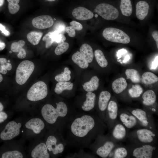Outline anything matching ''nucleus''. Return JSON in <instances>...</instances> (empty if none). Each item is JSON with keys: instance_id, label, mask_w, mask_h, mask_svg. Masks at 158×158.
Segmentation results:
<instances>
[{"instance_id": "obj_1", "label": "nucleus", "mask_w": 158, "mask_h": 158, "mask_svg": "<svg viewBox=\"0 0 158 158\" xmlns=\"http://www.w3.org/2000/svg\"><path fill=\"white\" fill-rule=\"evenodd\" d=\"M107 129L96 113L75 111L57 130L66 145L80 148L88 147Z\"/></svg>"}, {"instance_id": "obj_2", "label": "nucleus", "mask_w": 158, "mask_h": 158, "mask_svg": "<svg viewBox=\"0 0 158 158\" xmlns=\"http://www.w3.org/2000/svg\"><path fill=\"white\" fill-rule=\"evenodd\" d=\"M56 106L49 104L44 105L41 110V116L49 130H57L76 111L68 107L63 101L56 102Z\"/></svg>"}, {"instance_id": "obj_3", "label": "nucleus", "mask_w": 158, "mask_h": 158, "mask_svg": "<svg viewBox=\"0 0 158 158\" xmlns=\"http://www.w3.org/2000/svg\"><path fill=\"white\" fill-rule=\"evenodd\" d=\"M110 137L109 133L98 136L88 147L95 154L102 158H107L113 149L119 144Z\"/></svg>"}, {"instance_id": "obj_4", "label": "nucleus", "mask_w": 158, "mask_h": 158, "mask_svg": "<svg viewBox=\"0 0 158 158\" xmlns=\"http://www.w3.org/2000/svg\"><path fill=\"white\" fill-rule=\"evenodd\" d=\"M128 133L127 138L130 143L138 144L157 145V131L143 128Z\"/></svg>"}, {"instance_id": "obj_5", "label": "nucleus", "mask_w": 158, "mask_h": 158, "mask_svg": "<svg viewBox=\"0 0 158 158\" xmlns=\"http://www.w3.org/2000/svg\"><path fill=\"white\" fill-rule=\"evenodd\" d=\"M46 138L45 143L50 154L60 155L66 145L61 135L56 130H49Z\"/></svg>"}, {"instance_id": "obj_6", "label": "nucleus", "mask_w": 158, "mask_h": 158, "mask_svg": "<svg viewBox=\"0 0 158 158\" xmlns=\"http://www.w3.org/2000/svg\"><path fill=\"white\" fill-rule=\"evenodd\" d=\"M129 158H152L157 155V145L138 144L131 143L126 146Z\"/></svg>"}, {"instance_id": "obj_7", "label": "nucleus", "mask_w": 158, "mask_h": 158, "mask_svg": "<svg viewBox=\"0 0 158 158\" xmlns=\"http://www.w3.org/2000/svg\"><path fill=\"white\" fill-rule=\"evenodd\" d=\"M126 110L137 118L142 127L157 131L153 114L144 109L128 108Z\"/></svg>"}, {"instance_id": "obj_8", "label": "nucleus", "mask_w": 158, "mask_h": 158, "mask_svg": "<svg viewBox=\"0 0 158 158\" xmlns=\"http://www.w3.org/2000/svg\"><path fill=\"white\" fill-rule=\"evenodd\" d=\"M35 68L32 62L25 60L22 61L18 66L16 72V80L20 85L25 84L30 77Z\"/></svg>"}, {"instance_id": "obj_9", "label": "nucleus", "mask_w": 158, "mask_h": 158, "mask_svg": "<svg viewBox=\"0 0 158 158\" xmlns=\"http://www.w3.org/2000/svg\"><path fill=\"white\" fill-rule=\"evenodd\" d=\"M102 35L106 40L112 42L127 44L130 41V38L127 34L115 28H105L103 32Z\"/></svg>"}, {"instance_id": "obj_10", "label": "nucleus", "mask_w": 158, "mask_h": 158, "mask_svg": "<svg viewBox=\"0 0 158 158\" xmlns=\"http://www.w3.org/2000/svg\"><path fill=\"white\" fill-rule=\"evenodd\" d=\"M48 93L46 84L43 81H39L34 84L29 89L27 97L30 101H37L44 99Z\"/></svg>"}, {"instance_id": "obj_11", "label": "nucleus", "mask_w": 158, "mask_h": 158, "mask_svg": "<svg viewBox=\"0 0 158 158\" xmlns=\"http://www.w3.org/2000/svg\"><path fill=\"white\" fill-rule=\"evenodd\" d=\"M94 11L107 20H114L119 16L118 11L116 8L110 4L106 3L98 4L96 6Z\"/></svg>"}, {"instance_id": "obj_12", "label": "nucleus", "mask_w": 158, "mask_h": 158, "mask_svg": "<svg viewBox=\"0 0 158 158\" xmlns=\"http://www.w3.org/2000/svg\"><path fill=\"white\" fill-rule=\"evenodd\" d=\"M142 103L144 106V109L152 114H158L157 96L155 92L152 90L145 92L142 95Z\"/></svg>"}, {"instance_id": "obj_13", "label": "nucleus", "mask_w": 158, "mask_h": 158, "mask_svg": "<svg viewBox=\"0 0 158 158\" xmlns=\"http://www.w3.org/2000/svg\"><path fill=\"white\" fill-rule=\"evenodd\" d=\"M111 95L107 91H102L100 93L98 100L96 113L100 119L105 123V115L107 107Z\"/></svg>"}, {"instance_id": "obj_14", "label": "nucleus", "mask_w": 158, "mask_h": 158, "mask_svg": "<svg viewBox=\"0 0 158 158\" xmlns=\"http://www.w3.org/2000/svg\"><path fill=\"white\" fill-rule=\"evenodd\" d=\"M118 107L114 100H110L105 115V124L109 131L117 120Z\"/></svg>"}, {"instance_id": "obj_15", "label": "nucleus", "mask_w": 158, "mask_h": 158, "mask_svg": "<svg viewBox=\"0 0 158 158\" xmlns=\"http://www.w3.org/2000/svg\"><path fill=\"white\" fill-rule=\"evenodd\" d=\"M119 120L128 129L142 128L137 118L126 110H118Z\"/></svg>"}, {"instance_id": "obj_16", "label": "nucleus", "mask_w": 158, "mask_h": 158, "mask_svg": "<svg viewBox=\"0 0 158 158\" xmlns=\"http://www.w3.org/2000/svg\"><path fill=\"white\" fill-rule=\"evenodd\" d=\"M20 123L11 121L5 126L0 135L1 138L4 140H11L18 135L21 127Z\"/></svg>"}, {"instance_id": "obj_17", "label": "nucleus", "mask_w": 158, "mask_h": 158, "mask_svg": "<svg viewBox=\"0 0 158 158\" xmlns=\"http://www.w3.org/2000/svg\"><path fill=\"white\" fill-rule=\"evenodd\" d=\"M128 129L119 120H117L109 131V135L114 141L119 143L127 138L128 133Z\"/></svg>"}, {"instance_id": "obj_18", "label": "nucleus", "mask_w": 158, "mask_h": 158, "mask_svg": "<svg viewBox=\"0 0 158 158\" xmlns=\"http://www.w3.org/2000/svg\"><path fill=\"white\" fill-rule=\"evenodd\" d=\"M54 20L50 16L43 15L34 18L32 23L35 28L40 29H46L51 27L54 24Z\"/></svg>"}, {"instance_id": "obj_19", "label": "nucleus", "mask_w": 158, "mask_h": 158, "mask_svg": "<svg viewBox=\"0 0 158 158\" xmlns=\"http://www.w3.org/2000/svg\"><path fill=\"white\" fill-rule=\"evenodd\" d=\"M46 125L43 120L38 118H35L27 121L25 124V127L32 130L35 134H38L45 130Z\"/></svg>"}, {"instance_id": "obj_20", "label": "nucleus", "mask_w": 158, "mask_h": 158, "mask_svg": "<svg viewBox=\"0 0 158 158\" xmlns=\"http://www.w3.org/2000/svg\"><path fill=\"white\" fill-rule=\"evenodd\" d=\"M96 95L92 92H87L86 99L80 107V111L87 113H93L92 111L95 107Z\"/></svg>"}, {"instance_id": "obj_21", "label": "nucleus", "mask_w": 158, "mask_h": 158, "mask_svg": "<svg viewBox=\"0 0 158 158\" xmlns=\"http://www.w3.org/2000/svg\"><path fill=\"white\" fill-rule=\"evenodd\" d=\"M31 156L33 158H49L50 154L45 142H41L36 145L32 150Z\"/></svg>"}, {"instance_id": "obj_22", "label": "nucleus", "mask_w": 158, "mask_h": 158, "mask_svg": "<svg viewBox=\"0 0 158 158\" xmlns=\"http://www.w3.org/2000/svg\"><path fill=\"white\" fill-rule=\"evenodd\" d=\"M72 15L76 19L82 20L90 19L94 16V14L92 11L82 6L74 8L72 11Z\"/></svg>"}, {"instance_id": "obj_23", "label": "nucleus", "mask_w": 158, "mask_h": 158, "mask_svg": "<svg viewBox=\"0 0 158 158\" xmlns=\"http://www.w3.org/2000/svg\"><path fill=\"white\" fill-rule=\"evenodd\" d=\"M129 151L126 146L119 144L109 154L108 158H129Z\"/></svg>"}, {"instance_id": "obj_24", "label": "nucleus", "mask_w": 158, "mask_h": 158, "mask_svg": "<svg viewBox=\"0 0 158 158\" xmlns=\"http://www.w3.org/2000/svg\"><path fill=\"white\" fill-rule=\"evenodd\" d=\"M150 6L146 1H140L136 5V15L138 19H144L148 14Z\"/></svg>"}, {"instance_id": "obj_25", "label": "nucleus", "mask_w": 158, "mask_h": 158, "mask_svg": "<svg viewBox=\"0 0 158 158\" xmlns=\"http://www.w3.org/2000/svg\"><path fill=\"white\" fill-rule=\"evenodd\" d=\"M25 44V42L23 40H20L18 42H14L12 44L11 49L13 52H18V57L20 59H23L25 57L26 52L25 49L23 48Z\"/></svg>"}, {"instance_id": "obj_26", "label": "nucleus", "mask_w": 158, "mask_h": 158, "mask_svg": "<svg viewBox=\"0 0 158 158\" xmlns=\"http://www.w3.org/2000/svg\"><path fill=\"white\" fill-rule=\"evenodd\" d=\"M127 84L126 79L121 77L116 79L113 82L112 87L114 92L116 94L121 93L127 87Z\"/></svg>"}, {"instance_id": "obj_27", "label": "nucleus", "mask_w": 158, "mask_h": 158, "mask_svg": "<svg viewBox=\"0 0 158 158\" xmlns=\"http://www.w3.org/2000/svg\"><path fill=\"white\" fill-rule=\"evenodd\" d=\"M80 52L88 63L92 61L94 54L92 49L89 45L86 43L83 44L80 48Z\"/></svg>"}, {"instance_id": "obj_28", "label": "nucleus", "mask_w": 158, "mask_h": 158, "mask_svg": "<svg viewBox=\"0 0 158 158\" xmlns=\"http://www.w3.org/2000/svg\"><path fill=\"white\" fill-rule=\"evenodd\" d=\"M99 80L97 77L94 76L90 80L83 85L84 90L87 92H92L97 90L99 86Z\"/></svg>"}, {"instance_id": "obj_29", "label": "nucleus", "mask_w": 158, "mask_h": 158, "mask_svg": "<svg viewBox=\"0 0 158 158\" xmlns=\"http://www.w3.org/2000/svg\"><path fill=\"white\" fill-rule=\"evenodd\" d=\"M73 62L81 68H87L89 66V63L80 51H78L73 54L72 56Z\"/></svg>"}, {"instance_id": "obj_30", "label": "nucleus", "mask_w": 158, "mask_h": 158, "mask_svg": "<svg viewBox=\"0 0 158 158\" xmlns=\"http://www.w3.org/2000/svg\"><path fill=\"white\" fill-rule=\"evenodd\" d=\"M73 86V83L70 81L59 82L56 85L54 92L58 95L61 94L65 90H71Z\"/></svg>"}, {"instance_id": "obj_31", "label": "nucleus", "mask_w": 158, "mask_h": 158, "mask_svg": "<svg viewBox=\"0 0 158 158\" xmlns=\"http://www.w3.org/2000/svg\"><path fill=\"white\" fill-rule=\"evenodd\" d=\"M120 9L123 15L126 16H130L133 11L132 5L130 0H121Z\"/></svg>"}, {"instance_id": "obj_32", "label": "nucleus", "mask_w": 158, "mask_h": 158, "mask_svg": "<svg viewBox=\"0 0 158 158\" xmlns=\"http://www.w3.org/2000/svg\"><path fill=\"white\" fill-rule=\"evenodd\" d=\"M142 81L145 84L151 85L157 82L158 78L151 72H146L142 75Z\"/></svg>"}, {"instance_id": "obj_33", "label": "nucleus", "mask_w": 158, "mask_h": 158, "mask_svg": "<svg viewBox=\"0 0 158 158\" xmlns=\"http://www.w3.org/2000/svg\"><path fill=\"white\" fill-rule=\"evenodd\" d=\"M125 74L127 79H130L134 83H138L140 82L141 77L138 71L133 69H127L126 70Z\"/></svg>"}, {"instance_id": "obj_34", "label": "nucleus", "mask_w": 158, "mask_h": 158, "mask_svg": "<svg viewBox=\"0 0 158 158\" xmlns=\"http://www.w3.org/2000/svg\"><path fill=\"white\" fill-rule=\"evenodd\" d=\"M42 35L43 33L42 32L33 31L27 34V38L32 44L36 45L39 44Z\"/></svg>"}, {"instance_id": "obj_35", "label": "nucleus", "mask_w": 158, "mask_h": 158, "mask_svg": "<svg viewBox=\"0 0 158 158\" xmlns=\"http://www.w3.org/2000/svg\"><path fill=\"white\" fill-rule=\"evenodd\" d=\"M94 54L96 60L100 67L104 68L107 66L108 61L101 50L99 49L95 50Z\"/></svg>"}, {"instance_id": "obj_36", "label": "nucleus", "mask_w": 158, "mask_h": 158, "mask_svg": "<svg viewBox=\"0 0 158 158\" xmlns=\"http://www.w3.org/2000/svg\"><path fill=\"white\" fill-rule=\"evenodd\" d=\"M143 92V89L138 84L132 85V87L128 90V94L132 98H138L140 97Z\"/></svg>"}, {"instance_id": "obj_37", "label": "nucleus", "mask_w": 158, "mask_h": 158, "mask_svg": "<svg viewBox=\"0 0 158 158\" xmlns=\"http://www.w3.org/2000/svg\"><path fill=\"white\" fill-rule=\"evenodd\" d=\"M71 71L68 67L64 68L63 72L55 76V80L57 82L68 81L71 78Z\"/></svg>"}, {"instance_id": "obj_38", "label": "nucleus", "mask_w": 158, "mask_h": 158, "mask_svg": "<svg viewBox=\"0 0 158 158\" xmlns=\"http://www.w3.org/2000/svg\"><path fill=\"white\" fill-rule=\"evenodd\" d=\"M23 157L22 153L17 150L8 151L4 153L1 156L2 158H22Z\"/></svg>"}, {"instance_id": "obj_39", "label": "nucleus", "mask_w": 158, "mask_h": 158, "mask_svg": "<svg viewBox=\"0 0 158 158\" xmlns=\"http://www.w3.org/2000/svg\"><path fill=\"white\" fill-rule=\"evenodd\" d=\"M69 47L67 42H63L58 44L55 50V53L57 55H60L65 52Z\"/></svg>"}, {"instance_id": "obj_40", "label": "nucleus", "mask_w": 158, "mask_h": 158, "mask_svg": "<svg viewBox=\"0 0 158 158\" xmlns=\"http://www.w3.org/2000/svg\"><path fill=\"white\" fill-rule=\"evenodd\" d=\"M51 32H50L46 34L42 38V40L45 42V47L47 48H49L54 42L51 36Z\"/></svg>"}, {"instance_id": "obj_41", "label": "nucleus", "mask_w": 158, "mask_h": 158, "mask_svg": "<svg viewBox=\"0 0 158 158\" xmlns=\"http://www.w3.org/2000/svg\"><path fill=\"white\" fill-rule=\"evenodd\" d=\"M20 6L18 4H8V8L9 12L11 14L17 13L19 10Z\"/></svg>"}, {"instance_id": "obj_42", "label": "nucleus", "mask_w": 158, "mask_h": 158, "mask_svg": "<svg viewBox=\"0 0 158 158\" xmlns=\"http://www.w3.org/2000/svg\"><path fill=\"white\" fill-rule=\"evenodd\" d=\"M70 24L75 30L80 31L83 28L82 25L79 23L74 20H73L70 22Z\"/></svg>"}, {"instance_id": "obj_43", "label": "nucleus", "mask_w": 158, "mask_h": 158, "mask_svg": "<svg viewBox=\"0 0 158 158\" xmlns=\"http://www.w3.org/2000/svg\"><path fill=\"white\" fill-rule=\"evenodd\" d=\"M65 30L70 37H73L75 36V30L71 26L66 27Z\"/></svg>"}, {"instance_id": "obj_44", "label": "nucleus", "mask_w": 158, "mask_h": 158, "mask_svg": "<svg viewBox=\"0 0 158 158\" xmlns=\"http://www.w3.org/2000/svg\"><path fill=\"white\" fill-rule=\"evenodd\" d=\"M65 25L62 23H60L56 25L55 28L56 30L58 31L59 33L64 32L65 29Z\"/></svg>"}, {"instance_id": "obj_45", "label": "nucleus", "mask_w": 158, "mask_h": 158, "mask_svg": "<svg viewBox=\"0 0 158 158\" xmlns=\"http://www.w3.org/2000/svg\"><path fill=\"white\" fill-rule=\"evenodd\" d=\"M66 40L65 36L62 34H59L56 38L54 42L58 43L64 42Z\"/></svg>"}, {"instance_id": "obj_46", "label": "nucleus", "mask_w": 158, "mask_h": 158, "mask_svg": "<svg viewBox=\"0 0 158 158\" xmlns=\"http://www.w3.org/2000/svg\"><path fill=\"white\" fill-rule=\"evenodd\" d=\"M0 31L4 35L6 36H9L10 35V33L8 31L6 30L5 27L0 23Z\"/></svg>"}, {"instance_id": "obj_47", "label": "nucleus", "mask_w": 158, "mask_h": 158, "mask_svg": "<svg viewBox=\"0 0 158 158\" xmlns=\"http://www.w3.org/2000/svg\"><path fill=\"white\" fill-rule=\"evenodd\" d=\"M8 117L7 114L4 112H0V123L5 120Z\"/></svg>"}, {"instance_id": "obj_48", "label": "nucleus", "mask_w": 158, "mask_h": 158, "mask_svg": "<svg viewBox=\"0 0 158 158\" xmlns=\"http://www.w3.org/2000/svg\"><path fill=\"white\" fill-rule=\"evenodd\" d=\"M152 35L154 39L156 41L157 48H158V32L157 31H153L152 33Z\"/></svg>"}, {"instance_id": "obj_49", "label": "nucleus", "mask_w": 158, "mask_h": 158, "mask_svg": "<svg viewBox=\"0 0 158 158\" xmlns=\"http://www.w3.org/2000/svg\"><path fill=\"white\" fill-rule=\"evenodd\" d=\"M158 66V56L156 57L155 60L152 62V69H155Z\"/></svg>"}, {"instance_id": "obj_50", "label": "nucleus", "mask_w": 158, "mask_h": 158, "mask_svg": "<svg viewBox=\"0 0 158 158\" xmlns=\"http://www.w3.org/2000/svg\"><path fill=\"white\" fill-rule=\"evenodd\" d=\"M2 66H4L7 70L10 71L12 69L11 64L9 63L6 62Z\"/></svg>"}, {"instance_id": "obj_51", "label": "nucleus", "mask_w": 158, "mask_h": 158, "mask_svg": "<svg viewBox=\"0 0 158 158\" xmlns=\"http://www.w3.org/2000/svg\"><path fill=\"white\" fill-rule=\"evenodd\" d=\"M7 70L3 66L0 65V73L3 74H5L7 73Z\"/></svg>"}, {"instance_id": "obj_52", "label": "nucleus", "mask_w": 158, "mask_h": 158, "mask_svg": "<svg viewBox=\"0 0 158 158\" xmlns=\"http://www.w3.org/2000/svg\"><path fill=\"white\" fill-rule=\"evenodd\" d=\"M7 62V60L5 58H0V64L3 65L4 63Z\"/></svg>"}, {"instance_id": "obj_53", "label": "nucleus", "mask_w": 158, "mask_h": 158, "mask_svg": "<svg viewBox=\"0 0 158 158\" xmlns=\"http://www.w3.org/2000/svg\"><path fill=\"white\" fill-rule=\"evenodd\" d=\"M6 44L4 42H0V50L1 51L4 49L5 47Z\"/></svg>"}, {"instance_id": "obj_54", "label": "nucleus", "mask_w": 158, "mask_h": 158, "mask_svg": "<svg viewBox=\"0 0 158 158\" xmlns=\"http://www.w3.org/2000/svg\"><path fill=\"white\" fill-rule=\"evenodd\" d=\"M4 106L0 102V112L1 111L4 109Z\"/></svg>"}, {"instance_id": "obj_55", "label": "nucleus", "mask_w": 158, "mask_h": 158, "mask_svg": "<svg viewBox=\"0 0 158 158\" xmlns=\"http://www.w3.org/2000/svg\"><path fill=\"white\" fill-rule=\"evenodd\" d=\"M4 1V0H0V7L3 4Z\"/></svg>"}, {"instance_id": "obj_56", "label": "nucleus", "mask_w": 158, "mask_h": 158, "mask_svg": "<svg viewBox=\"0 0 158 158\" xmlns=\"http://www.w3.org/2000/svg\"><path fill=\"white\" fill-rule=\"evenodd\" d=\"M44 0L46 1H47V2H54L58 0Z\"/></svg>"}, {"instance_id": "obj_57", "label": "nucleus", "mask_w": 158, "mask_h": 158, "mask_svg": "<svg viewBox=\"0 0 158 158\" xmlns=\"http://www.w3.org/2000/svg\"><path fill=\"white\" fill-rule=\"evenodd\" d=\"M3 77L2 75L0 74V83L3 80Z\"/></svg>"}, {"instance_id": "obj_58", "label": "nucleus", "mask_w": 158, "mask_h": 158, "mask_svg": "<svg viewBox=\"0 0 158 158\" xmlns=\"http://www.w3.org/2000/svg\"><path fill=\"white\" fill-rule=\"evenodd\" d=\"M12 51H10V52H9L10 53H11L12 52Z\"/></svg>"}]
</instances>
